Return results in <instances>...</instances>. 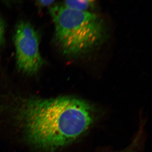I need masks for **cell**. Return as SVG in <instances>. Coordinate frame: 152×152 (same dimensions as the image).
Here are the masks:
<instances>
[{"mask_svg": "<svg viewBox=\"0 0 152 152\" xmlns=\"http://www.w3.org/2000/svg\"><path fill=\"white\" fill-rule=\"evenodd\" d=\"M18 111L28 142L46 152L54 151L78 138L94 119L88 104L67 96L27 100Z\"/></svg>", "mask_w": 152, "mask_h": 152, "instance_id": "obj_1", "label": "cell"}, {"mask_svg": "<svg viewBox=\"0 0 152 152\" xmlns=\"http://www.w3.org/2000/svg\"><path fill=\"white\" fill-rule=\"evenodd\" d=\"M50 11L56 40L65 54L85 53L98 46L103 40L104 24L96 14L64 5L55 6Z\"/></svg>", "mask_w": 152, "mask_h": 152, "instance_id": "obj_2", "label": "cell"}, {"mask_svg": "<svg viewBox=\"0 0 152 152\" xmlns=\"http://www.w3.org/2000/svg\"><path fill=\"white\" fill-rule=\"evenodd\" d=\"M17 65L28 75L39 72L44 64L39 50V36L28 23L21 22L18 25L15 37Z\"/></svg>", "mask_w": 152, "mask_h": 152, "instance_id": "obj_3", "label": "cell"}, {"mask_svg": "<svg viewBox=\"0 0 152 152\" xmlns=\"http://www.w3.org/2000/svg\"><path fill=\"white\" fill-rule=\"evenodd\" d=\"M95 1L91 0L82 1H66L64 2V6L77 10L88 12L94 5Z\"/></svg>", "mask_w": 152, "mask_h": 152, "instance_id": "obj_4", "label": "cell"}, {"mask_svg": "<svg viewBox=\"0 0 152 152\" xmlns=\"http://www.w3.org/2000/svg\"><path fill=\"white\" fill-rule=\"evenodd\" d=\"M4 24L0 19V45L2 44L4 41Z\"/></svg>", "mask_w": 152, "mask_h": 152, "instance_id": "obj_5", "label": "cell"}, {"mask_svg": "<svg viewBox=\"0 0 152 152\" xmlns=\"http://www.w3.org/2000/svg\"><path fill=\"white\" fill-rule=\"evenodd\" d=\"M39 4L43 6H48L50 5L53 3L54 2V1H39Z\"/></svg>", "mask_w": 152, "mask_h": 152, "instance_id": "obj_6", "label": "cell"}]
</instances>
